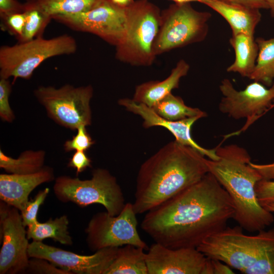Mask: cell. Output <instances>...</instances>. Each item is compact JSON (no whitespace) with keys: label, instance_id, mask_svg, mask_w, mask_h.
<instances>
[{"label":"cell","instance_id":"f1b7e54d","mask_svg":"<svg viewBox=\"0 0 274 274\" xmlns=\"http://www.w3.org/2000/svg\"><path fill=\"white\" fill-rule=\"evenodd\" d=\"M86 126L81 125L77 129V134L72 139L67 140L64 144V149L66 152L71 151H86L94 144L89 134L86 130Z\"/></svg>","mask_w":274,"mask_h":274},{"label":"cell","instance_id":"4dcf8cb0","mask_svg":"<svg viewBox=\"0 0 274 274\" xmlns=\"http://www.w3.org/2000/svg\"><path fill=\"white\" fill-rule=\"evenodd\" d=\"M25 273L35 274H72L45 259L31 257Z\"/></svg>","mask_w":274,"mask_h":274},{"label":"cell","instance_id":"9c48e42d","mask_svg":"<svg viewBox=\"0 0 274 274\" xmlns=\"http://www.w3.org/2000/svg\"><path fill=\"white\" fill-rule=\"evenodd\" d=\"M93 89L91 85L75 87L65 84L59 88L40 86L34 90L38 101L54 122L71 130L81 125H90V101Z\"/></svg>","mask_w":274,"mask_h":274},{"label":"cell","instance_id":"f35d334b","mask_svg":"<svg viewBox=\"0 0 274 274\" xmlns=\"http://www.w3.org/2000/svg\"><path fill=\"white\" fill-rule=\"evenodd\" d=\"M175 3H191L193 2H199L204 4L209 0H170Z\"/></svg>","mask_w":274,"mask_h":274},{"label":"cell","instance_id":"52a82bcc","mask_svg":"<svg viewBox=\"0 0 274 274\" xmlns=\"http://www.w3.org/2000/svg\"><path fill=\"white\" fill-rule=\"evenodd\" d=\"M53 191L61 202H71L83 208L100 204L112 216L119 215L126 204L117 179L104 168L94 169L91 178L88 180L59 176L55 179Z\"/></svg>","mask_w":274,"mask_h":274},{"label":"cell","instance_id":"836d02e7","mask_svg":"<svg viewBox=\"0 0 274 274\" xmlns=\"http://www.w3.org/2000/svg\"><path fill=\"white\" fill-rule=\"evenodd\" d=\"M91 160L85 151H76L70 158L67 166L76 169L77 175L91 166Z\"/></svg>","mask_w":274,"mask_h":274},{"label":"cell","instance_id":"9a60e30c","mask_svg":"<svg viewBox=\"0 0 274 274\" xmlns=\"http://www.w3.org/2000/svg\"><path fill=\"white\" fill-rule=\"evenodd\" d=\"M146 261L148 274H208L209 259L196 248L172 249L155 242Z\"/></svg>","mask_w":274,"mask_h":274},{"label":"cell","instance_id":"ab89813d","mask_svg":"<svg viewBox=\"0 0 274 274\" xmlns=\"http://www.w3.org/2000/svg\"><path fill=\"white\" fill-rule=\"evenodd\" d=\"M270 9L271 16L274 17V0H264Z\"/></svg>","mask_w":274,"mask_h":274},{"label":"cell","instance_id":"603a6c76","mask_svg":"<svg viewBox=\"0 0 274 274\" xmlns=\"http://www.w3.org/2000/svg\"><path fill=\"white\" fill-rule=\"evenodd\" d=\"M106 0H33L24 3V11L36 9L50 16L88 11Z\"/></svg>","mask_w":274,"mask_h":274},{"label":"cell","instance_id":"5bb4252c","mask_svg":"<svg viewBox=\"0 0 274 274\" xmlns=\"http://www.w3.org/2000/svg\"><path fill=\"white\" fill-rule=\"evenodd\" d=\"M117 247L102 249L90 255H81L32 241L29 244L28 254L30 258L45 259L72 274H106Z\"/></svg>","mask_w":274,"mask_h":274},{"label":"cell","instance_id":"7c38bea8","mask_svg":"<svg viewBox=\"0 0 274 274\" xmlns=\"http://www.w3.org/2000/svg\"><path fill=\"white\" fill-rule=\"evenodd\" d=\"M223 97L219 110L235 119H246L245 125L239 130L227 137L238 135L247 130L257 119L274 108V81L269 88L254 81L243 90L235 89L228 79H223L219 86Z\"/></svg>","mask_w":274,"mask_h":274},{"label":"cell","instance_id":"f546056e","mask_svg":"<svg viewBox=\"0 0 274 274\" xmlns=\"http://www.w3.org/2000/svg\"><path fill=\"white\" fill-rule=\"evenodd\" d=\"M12 91V84L8 79H0V118L2 121L12 122L15 116L10 104L9 97Z\"/></svg>","mask_w":274,"mask_h":274},{"label":"cell","instance_id":"60d3db41","mask_svg":"<svg viewBox=\"0 0 274 274\" xmlns=\"http://www.w3.org/2000/svg\"><path fill=\"white\" fill-rule=\"evenodd\" d=\"M266 210L272 213L274 212V204H266L263 207Z\"/></svg>","mask_w":274,"mask_h":274},{"label":"cell","instance_id":"8d00e7d4","mask_svg":"<svg viewBox=\"0 0 274 274\" xmlns=\"http://www.w3.org/2000/svg\"><path fill=\"white\" fill-rule=\"evenodd\" d=\"M213 274L234 273L231 268L223 262L211 259Z\"/></svg>","mask_w":274,"mask_h":274},{"label":"cell","instance_id":"ba28073f","mask_svg":"<svg viewBox=\"0 0 274 274\" xmlns=\"http://www.w3.org/2000/svg\"><path fill=\"white\" fill-rule=\"evenodd\" d=\"M211 17L210 12L195 10L191 3H174L162 10L153 46L155 55L203 41Z\"/></svg>","mask_w":274,"mask_h":274},{"label":"cell","instance_id":"30bf717a","mask_svg":"<svg viewBox=\"0 0 274 274\" xmlns=\"http://www.w3.org/2000/svg\"><path fill=\"white\" fill-rule=\"evenodd\" d=\"M136 215L130 202L126 203L117 216H112L107 212L94 215L85 229L89 248L96 251L106 248L132 245L148 250L147 245L141 238L137 230Z\"/></svg>","mask_w":274,"mask_h":274},{"label":"cell","instance_id":"7402d4cb","mask_svg":"<svg viewBox=\"0 0 274 274\" xmlns=\"http://www.w3.org/2000/svg\"><path fill=\"white\" fill-rule=\"evenodd\" d=\"M68 224L65 215L54 219L51 218L44 223L37 221L27 226V237L28 239L38 242L51 238L61 244L70 246L73 244V239L68 230Z\"/></svg>","mask_w":274,"mask_h":274},{"label":"cell","instance_id":"4316f807","mask_svg":"<svg viewBox=\"0 0 274 274\" xmlns=\"http://www.w3.org/2000/svg\"><path fill=\"white\" fill-rule=\"evenodd\" d=\"M25 22L21 38L18 42H24L35 38L43 37L45 28L52 18L36 9H26Z\"/></svg>","mask_w":274,"mask_h":274},{"label":"cell","instance_id":"83f0119b","mask_svg":"<svg viewBox=\"0 0 274 274\" xmlns=\"http://www.w3.org/2000/svg\"><path fill=\"white\" fill-rule=\"evenodd\" d=\"M49 191L48 188L40 190L34 199L32 201H28L20 212L22 222L25 226L27 227L38 221L37 216L40 207L44 203Z\"/></svg>","mask_w":274,"mask_h":274},{"label":"cell","instance_id":"d4e9b609","mask_svg":"<svg viewBox=\"0 0 274 274\" xmlns=\"http://www.w3.org/2000/svg\"><path fill=\"white\" fill-rule=\"evenodd\" d=\"M258 46L256 65L249 79L270 87L274 81V37L255 39Z\"/></svg>","mask_w":274,"mask_h":274},{"label":"cell","instance_id":"8992f818","mask_svg":"<svg viewBox=\"0 0 274 274\" xmlns=\"http://www.w3.org/2000/svg\"><path fill=\"white\" fill-rule=\"evenodd\" d=\"M76 39L67 34L49 39L40 37L0 48V78L29 79L34 71L45 60L57 56L76 53Z\"/></svg>","mask_w":274,"mask_h":274},{"label":"cell","instance_id":"74e56055","mask_svg":"<svg viewBox=\"0 0 274 274\" xmlns=\"http://www.w3.org/2000/svg\"><path fill=\"white\" fill-rule=\"evenodd\" d=\"M111 1L119 6L126 8L132 4L134 0H111Z\"/></svg>","mask_w":274,"mask_h":274},{"label":"cell","instance_id":"1f68e13d","mask_svg":"<svg viewBox=\"0 0 274 274\" xmlns=\"http://www.w3.org/2000/svg\"><path fill=\"white\" fill-rule=\"evenodd\" d=\"M3 27L18 40L21 38L25 22L24 12L12 14L2 19Z\"/></svg>","mask_w":274,"mask_h":274},{"label":"cell","instance_id":"d590c367","mask_svg":"<svg viewBox=\"0 0 274 274\" xmlns=\"http://www.w3.org/2000/svg\"><path fill=\"white\" fill-rule=\"evenodd\" d=\"M224 2L240 4L257 9H268L269 7L264 0H221Z\"/></svg>","mask_w":274,"mask_h":274},{"label":"cell","instance_id":"ac0fdd59","mask_svg":"<svg viewBox=\"0 0 274 274\" xmlns=\"http://www.w3.org/2000/svg\"><path fill=\"white\" fill-rule=\"evenodd\" d=\"M204 5L226 20L232 35L245 33L254 36L255 28L261 20L259 9L221 0H209Z\"/></svg>","mask_w":274,"mask_h":274},{"label":"cell","instance_id":"d6a6232c","mask_svg":"<svg viewBox=\"0 0 274 274\" xmlns=\"http://www.w3.org/2000/svg\"><path fill=\"white\" fill-rule=\"evenodd\" d=\"M255 189L258 201L262 207L274 204V181L262 179L257 183Z\"/></svg>","mask_w":274,"mask_h":274},{"label":"cell","instance_id":"7a4b0ae2","mask_svg":"<svg viewBox=\"0 0 274 274\" xmlns=\"http://www.w3.org/2000/svg\"><path fill=\"white\" fill-rule=\"evenodd\" d=\"M207 159L176 140L163 146L139 168L132 203L136 214L147 213L201 180L209 173Z\"/></svg>","mask_w":274,"mask_h":274},{"label":"cell","instance_id":"3957f363","mask_svg":"<svg viewBox=\"0 0 274 274\" xmlns=\"http://www.w3.org/2000/svg\"><path fill=\"white\" fill-rule=\"evenodd\" d=\"M217 160L207 159L209 172L226 190L235 209L233 219L244 229L259 231L274 221L271 213L259 203L257 183L263 177L251 162L247 151L236 145L216 147Z\"/></svg>","mask_w":274,"mask_h":274},{"label":"cell","instance_id":"7bdbcfd3","mask_svg":"<svg viewBox=\"0 0 274 274\" xmlns=\"http://www.w3.org/2000/svg\"><path fill=\"white\" fill-rule=\"evenodd\" d=\"M210 272H211V269H210Z\"/></svg>","mask_w":274,"mask_h":274},{"label":"cell","instance_id":"cb8c5ba5","mask_svg":"<svg viewBox=\"0 0 274 274\" xmlns=\"http://www.w3.org/2000/svg\"><path fill=\"white\" fill-rule=\"evenodd\" d=\"M45 152L43 150H26L17 158L6 155L0 150V167L7 173L27 175L40 171L44 166Z\"/></svg>","mask_w":274,"mask_h":274},{"label":"cell","instance_id":"5b68a950","mask_svg":"<svg viewBox=\"0 0 274 274\" xmlns=\"http://www.w3.org/2000/svg\"><path fill=\"white\" fill-rule=\"evenodd\" d=\"M161 10L149 0H136L126 7L125 36L115 47L116 59L133 66H148L156 56L154 43L159 27Z\"/></svg>","mask_w":274,"mask_h":274},{"label":"cell","instance_id":"44dd1931","mask_svg":"<svg viewBox=\"0 0 274 274\" xmlns=\"http://www.w3.org/2000/svg\"><path fill=\"white\" fill-rule=\"evenodd\" d=\"M144 251L132 245L117 247L106 274H148Z\"/></svg>","mask_w":274,"mask_h":274},{"label":"cell","instance_id":"6da1fadb","mask_svg":"<svg viewBox=\"0 0 274 274\" xmlns=\"http://www.w3.org/2000/svg\"><path fill=\"white\" fill-rule=\"evenodd\" d=\"M234 214L228 193L209 172L198 182L146 213L141 226L154 242L166 247L197 248L226 228Z\"/></svg>","mask_w":274,"mask_h":274},{"label":"cell","instance_id":"277c9868","mask_svg":"<svg viewBox=\"0 0 274 274\" xmlns=\"http://www.w3.org/2000/svg\"><path fill=\"white\" fill-rule=\"evenodd\" d=\"M239 226L226 227L196 248L206 257L220 260L244 274H274V227L254 235Z\"/></svg>","mask_w":274,"mask_h":274},{"label":"cell","instance_id":"4fadbf2b","mask_svg":"<svg viewBox=\"0 0 274 274\" xmlns=\"http://www.w3.org/2000/svg\"><path fill=\"white\" fill-rule=\"evenodd\" d=\"M0 274L25 273L29 258L26 226L19 210L3 201L0 203Z\"/></svg>","mask_w":274,"mask_h":274},{"label":"cell","instance_id":"2e32d148","mask_svg":"<svg viewBox=\"0 0 274 274\" xmlns=\"http://www.w3.org/2000/svg\"><path fill=\"white\" fill-rule=\"evenodd\" d=\"M119 105L128 111L138 115L143 120V126L146 128L160 126L168 130L175 138V140L184 145L191 147L199 152L209 159L217 160L216 147L209 149L203 148L197 144L191 135L193 124L198 119V117L186 118L179 121L165 120L156 114L152 108L134 101L132 99L124 98L118 100Z\"/></svg>","mask_w":274,"mask_h":274},{"label":"cell","instance_id":"e575fe53","mask_svg":"<svg viewBox=\"0 0 274 274\" xmlns=\"http://www.w3.org/2000/svg\"><path fill=\"white\" fill-rule=\"evenodd\" d=\"M24 12V3L17 0H0V17L3 19L15 13Z\"/></svg>","mask_w":274,"mask_h":274},{"label":"cell","instance_id":"484cf974","mask_svg":"<svg viewBox=\"0 0 274 274\" xmlns=\"http://www.w3.org/2000/svg\"><path fill=\"white\" fill-rule=\"evenodd\" d=\"M151 108L159 116L169 121H179L195 117L201 118L207 116L206 112L198 108L187 106L181 97L172 93Z\"/></svg>","mask_w":274,"mask_h":274},{"label":"cell","instance_id":"8fae6325","mask_svg":"<svg viewBox=\"0 0 274 274\" xmlns=\"http://www.w3.org/2000/svg\"><path fill=\"white\" fill-rule=\"evenodd\" d=\"M52 19L74 31L95 35L115 47L122 43L126 34V8L111 0L85 12L55 15Z\"/></svg>","mask_w":274,"mask_h":274},{"label":"cell","instance_id":"d6986e66","mask_svg":"<svg viewBox=\"0 0 274 274\" xmlns=\"http://www.w3.org/2000/svg\"><path fill=\"white\" fill-rule=\"evenodd\" d=\"M189 69L190 65L185 60H179L165 79L149 81L137 85L132 99L152 108L179 87L181 79L187 75Z\"/></svg>","mask_w":274,"mask_h":274},{"label":"cell","instance_id":"e0dca14e","mask_svg":"<svg viewBox=\"0 0 274 274\" xmlns=\"http://www.w3.org/2000/svg\"><path fill=\"white\" fill-rule=\"evenodd\" d=\"M55 179L52 168L44 166L40 171L27 175L1 174L0 198L21 212L28 200L30 193L39 185Z\"/></svg>","mask_w":274,"mask_h":274},{"label":"cell","instance_id":"b9f144b4","mask_svg":"<svg viewBox=\"0 0 274 274\" xmlns=\"http://www.w3.org/2000/svg\"><path fill=\"white\" fill-rule=\"evenodd\" d=\"M26 2H28V1H33V0H25Z\"/></svg>","mask_w":274,"mask_h":274},{"label":"cell","instance_id":"ffe728a7","mask_svg":"<svg viewBox=\"0 0 274 274\" xmlns=\"http://www.w3.org/2000/svg\"><path fill=\"white\" fill-rule=\"evenodd\" d=\"M229 43L234 49L235 59L227 71L249 78L255 68L258 53V46L254 36L245 33L232 35Z\"/></svg>","mask_w":274,"mask_h":274}]
</instances>
